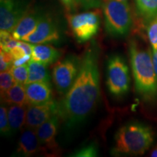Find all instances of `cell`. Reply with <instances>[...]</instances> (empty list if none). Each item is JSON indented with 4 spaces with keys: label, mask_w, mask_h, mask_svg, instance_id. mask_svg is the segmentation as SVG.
Instances as JSON below:
<instances>
[{
    "label": "cell",
    "mask_w": 157,
    "mask_h": 157,
    "mask_svg": "<svg viewBox=\"0 0 157 157\" xmlns=\"http://www.w3.org/2000/svg\"><path fill=\"white\" fill-rule=\"evenodd\" d=\"M99 49L93 42L82 59L74 84L57 103V113L68 127L78 124L95 109L100 97Z\"/></svg>",
    "instance_id": "6da1fadb"
},
{
    "label": "cell",
    "mask_w": 157,
    "mask_h": 157,
    "mask_svg": "<svg viewBox=\"0 0 157 157\" xmlns=\"http://www.w3.org/2000/svg\"><path fill=\"white\" fill-rule=\"evenodd\" d=\"M129 52L136 91L143 99L153 101L157 97V76L151 50H145L132 40L129 42Z\"/></svg>",
    "instance_id": "7a4b0ae2"
},
{
    "label": "cell",
    "mask_w": 157,
    "mask_h": 157,
    "mask_svg": "<svg viewBox=\"0 0 157 157\" xmlns=\"http://www.w3.org/2000/svg\"><path fill=\"white\" fill-rule=\"evenodd\" d=\"M114 140L115 154L142 155L152 146L154 132L151 127L139 122H132L118 129Z\"/></svg>",
    "instance_id": "3957f363"
},
{
    "label": "cell",
    "mask_w": 157,
    "mask_h": 157,
    "mask_svg": "<svg viewBox=\"0 0 157 157\" xmlns=\"http://www.w3.org/2000/svg\"><path fill=\"white\" fill-rule=\"evenodd\" d=\"M103 10L108 34L122 37L129 34L132 25V15L128 1L105 0Z\"/></svg>",
    "instance_id": "277c9868"
},
{
    "label": "cell",
    "mask_w": 157,
    "mask_h": 157,
    "mask_svg": "<svg viewBox=\"0 0 157 157\" xmlns=\"http://www.w3.org/2000/svg\"><path fill=\"white\" fill-rule=\"evenodd\" d=\"M106 84L110 93L116 97L128 93L130 85L129 68L119 55H112L108 60Z\"/></svg>",
    "instance_id": "5b68a950"
},
{
    "label": "cell",
    "mask_w": 157,
    "mask_h": 157,
    "mask_svg": "<svg viewBox=\"0 0 157 157\" xmlns=\"http://www.w3.org/2000/svg\"><path fill=\"white\" fill-rule=\"evenodd\" d=\"M81 61L82 59L71 55L63 60H59L54 66L52 80L60 95H65L74 84L79 71Z\"/></svg>",
    "instance_id": "8992f818"
},
{
    "label": "cell",
    "mask_w": 157,
    "mask_h": 157,
    "mask_svg": "<svg viewBox=\"0 0 157 157\" xmlns=\"http://www.w3.org/2000/svg\"><path fill=\"white\" fill-rule=\"evenodd\" d=\"M68 21L74 36L78 42H85L95 36L101 24V17L98 11L70 15Z\"/></svg>",
    "instance_id": "52a82bcc"
},
{
    "label": "cell",
    "mask_w": 157,
    "mask_h": 157,
    "mask_svg": "<svg viewBox=\"0 0 157 157\" xmlns=\"http://www.w3.org/2000/svg\"><path fill=\"white\" fill-rule=\"evenodd\" d=\"M29 10L28 0H0V31L12 33Z\"/></svg>",
    "instance_id": "ba28073f"
},
{
    "label": "cell",
    "mask_w": 157,
    "mask_h": 157,
    "mask_svg": "<svg viewBox=\"0 0 157 157\" xmlns=\"http://www.w3.org/2000/svg\"><path fill=\"white\" fill-rule=\"evenodd\" d=\"M60 37L58 27L52 17L48 15H43L34 31L22 41L34 44H48L58 42Z\"/></svg>",
    "instance_id": "9c48e42d"
},
{
    "label": "cell",
    "mask_w": 157,
    "mask_h": 157,
    "mask_svg": "<svg viewBox=\"0 0 157 157\" xmlns=\"http://www.w3.org/2000/svg\"><path fill=\"white\" fill-rule=\"evenodd\" d=\"M57 113V103H50L28 105L26 109L25 127L36 129Z\"/></svg>",
    "instance_id": "30bf717a"
},
{
    "label": "cell",
    "mask_w": 157,
    "mask_h": 157,
    "mask_svg": "<svg viewBox=\"0 0 157 157\" xmlns=\"http://www.w3.org/2000/svg\"><path fill=\"white\" fill-rule=\"evenodd\" d=\"M59 119L60 117L56 113L35 129L39 143L44 150L56 152L58 149L56 137L58 130Z\"/></svg>",
    "instance_id": "8fae6325"
},
{
    "label": "cell",
    "mask_w": 157,
    "mask_h": 157,
    "mask_svg": "<svg viewBox=\"0 0 157 157\" xmlns=\"http://www.w3.org/2000/svg\"><path fill=\"white\" fill-rule=\"evenodd\" d=\"M25 90L28 105H36L52 102V91L50 84L46 82L25 84Z\"/></svg>",
    "instance_id": "7c38bea8"
},
{
    "label": "cell",
    "mask_w": 157,
    "mask_h": 157,
    "mask_svg": "<svg viewBox=\"0 0 157 157\" xmlns=\"http://www.w3.org/2000/svg\"><path fill=\"white\" fill-rule=\"evenodd\" d=\"M43 15L38 10H30L25 13L12 31V36L17 40H23L36 28Z\"/></svg>",
    "instance_id": "4fadbf2b"
},
{
    "label": "cell",
    "mask_w": 157,
    "mask_h": 157,
    "mask_svg": "<svg viewBox=\"0 0 157 157\" xmlns=\"http://www.w3.org/2000/svg\"><path fill=\"white\" fill-rule=\"evenodd\" d=\"M42 147L34 129H24L20 137L16 152L20 156H31L39 153Z\"/></svg>",
    "instance_id": "5bb4252c"
},
{
    "label": "cell",
    "mask_w": 157,
    "mask_h": 157,
    "mask_svg": "<svg viewBox=\"0 0 157 157\" xmlns=\"http://www.w3.org/2000/svg\"><path fill=\"white\" fill-rule=\"evenodd\" d=\"M62 56V51L46 44H32L31 60L49 66L58 61Z\"/></svg>",
    "instance_id": "9a60e30c"
},
{
    "label": "cell",
    "mask_w": 157,
    "mask_h": 157,
    "mask_svg": "<svg viewBox=\"0 0 157 157\" xmlns=\"http://www.w3.org/2000/svg\"><path fill=\"white\" fill-rule=\"evenodd\" d=\"M26 105H10L7 110L12 134L18 132L25 124Z\"/></svg>",
    "instance_id": "2e32d148"
},
{
    "label": "cell",
    "mask_w": 157,
    "mask_h": 157,
    "mask_svg": "<svg viewBox=\"0 0 157 157\" xmlns=\"http://www.w3.org/2000/svg\"><path fill=\"white\" fill-rule=\"evenodd\" d=\"M1 100L7 105H28L25 85L15 83L1 95Z\"/></svg>",
    "instance_id": "e0dca14e"
},
{
    "label": "cell",
    "mask_w": 157,
    "mask_h": 157,
    "mask_svg": "<svg viewBox=\"0 0 157 157\" xmlns=\"http://www.w3.org/2000/svg\"><path fill=\"white\" fill-rule=\"evenodd\" d=\"M29 77L26 84L32 82H46L50 84V76L48 66L31 60L28 63Z\"/></svg>",
    "instance_id": "ac0fdd59"
},
{
    "label": "cell",
    "mask_w": 157,
    "mask_h": 157,
    "mask_svg": "<svg viewBox=\"0 0 157 157\" xmlns=\"http://www.w3.org/2000/svg\"><path fill=\"white\" fill-rule=\"evenodd\" d=\"M137 14L146 24L157 15V0H135Z\"/></svg>",
    "instance_id": "d6986e66"
},
{
    "label": "cell",
    "mask_w": 157,
    "mask_h": 157,
    "mask_svg": "<svg viewBox=\"0 0 157 157\" xmlns=\"http://www.w3.org/2000/svg\"><path fill=\"white\" fill-rule=\"evenodd\" d=\"M10 71L14 78L15 83L24 84V85L26 84L29 77L28 64L18 66H13Z\"/></svg>",
    "instance_id": "ffe728a7"
},
{
    "label": "cell",
    "mask_w": 157,
    "mask_h": 157,
    "mask_svg": "<svg viewBox=\"0 0 157 157\" xmlns=\"http://www.w3.org/2000/svg\"><path fill=\"white\" fill-rule=\"evenodd\" d=\"M0 132L5 136H10L12 135L10 126L8 113L7 108L5 105L0 107Z\"/></svg>",
    "instance_id": "44dd1931"
},
{
    "label": "cell",
    "mask_w": 157,
    "mask_h": 157,
    "mask_svg": "<svg viewBox=\"0 0 157 157\" xmlns=\"http://www.w3.org/2000/svg\"><path fill=\"white\" fill-rule=\"evenodd\" d=\"M15 84L10 71L1 72L0 74V93L1 95L11 88Z\"/></svg>",
    "instance_id": "7402d4cb"
},
{
    "label": "cell",
    "mask_w": 157,
    "mask_h": 157,
    "mask_svg": "<svg viewBox=\"0 0 157 157\" xmlns=\"http://www.w3.org/2000/svg\"><path fill=\"white\" fill-rule=\"evenodd\" d=\"M147 34L152 50H157V15L148 23Z\"/></svg>",
    "instance_id": "603a6c76"
},
{
    "label": "cell",
    "mask_w": 157,
    "mask_h": 157,
    "mask_svg": "<svg viewBox=\"0 0 157 157\" xmlns=\"http://www.w3.org/2000/svg\"><path fill=\"white\" fill-rule=\"evenodd\" d=\"M13 58L9 52L0 51V71L4 72L10 70L13 66Z\"/></svg>",
    "instance_id": "cb8c5ba5"
},
{
    "label": "cell",
    "mask_w": 157,
    "mask_h": 157,
    "mask_svg": "<svg viewBox=\"0 0 157 157\" xmlns=\"http://www.w3.org/2000/svg\"><path fill=\"white\" fill-rule=\"evenodd\" d=\"M98 155V148L94 143L85 146L72 155L73 156L78 157H93Z\"/></svg>",
    "instance_id": "d4e9b609"
},
{
    "label": "cell",
    "mask_w": 157,
    "mask_h": 157,
    "mask_svg": "<svg viewBox=\"0 0 157 157\" xmlns=\"http://www.w3.org/2000/svg\"><path fill=\"white\" fill-rule=\"evenodd\" d=\"M77 2L84 10L95 9L101 7L103 0H77Z\"/></svg>",
    "instance_id": "484cf974"
},
{
    "label": "cell",
    "mask_w": 157,
    "mask_h": 157,
    "mask_svg": "<svg viewBox=\"0 0 157 157\" xmlns=\"http://www.w3.org/2000/svg\"><path fill=\"white\" fill-rule=\"evenodd\" d=\"M62 5L66 11L71 13L76 10L77 7V0H60Z\"/></svg>",
    "instance_id": "4316f807"
},
{
    "label": "cell",
    "mask_w": 157,
    "mask_h": 157,
    "mask_svg": "<svg viewBox=\"0 0 157 157\" xmlns=\"http://www.w3.org/2000/svg\"><path fill=\"white\" fill-rule=\"evenodd\" d=\"M151 54H152L153 64H154V70L157 76V50H151Z\"/></svg>",
    "instance_id": "83f0119b"
},
{
    "label": "cell",
    "mask_w": 157,
    "mask_h": 157,
    "mask_svg": "<svg viewBox=\"0 0 157 157\" xmlns=\"http://www.w3.org/2000/svg\"><path fill=\"white\" fill-rule=\"evenodd\" d=\"M151 156L157 157V146L152 151V152L151 153Z\"/></svg>",
    "instance_id": "f1b7e54d"
},
{
    "label": "cell",
    "mask_w": 157,
    "mask_h": 157,
    "mask_svg": "<svg viewBox=\"0 0 157 157\" xmlns=\"http://www.w3.org/2000/svg\"><path fill=\"white\" fill-rule=\"evenodd\" d=\"M119 1H124V2H125V1H128V0H119Z\"/></svg>",
    "instance_id": "f546056e"
}]
</instances>
